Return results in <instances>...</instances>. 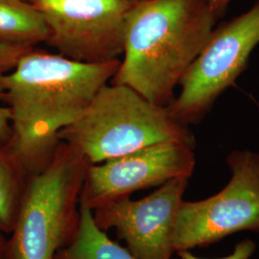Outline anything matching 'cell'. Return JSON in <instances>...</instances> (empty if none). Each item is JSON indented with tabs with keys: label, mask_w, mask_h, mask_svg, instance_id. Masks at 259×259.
Returning <instances> with one entry per match:
<instances>
[{
	"label": "cell",
	"mask_w": 259,
	"mask_h": 259,
	"mask_svg": "<svg viewBox=\"0 0 259 259\" xmlns=\"http://www.w3.org/2000/svg\"><path fill=\"white\" fill-rule=\"evenodd\" d=\"M189 179H172L138 201L128 196L102 204L93 210L94 223L104 232L114 229L137 258L172 259L174 223Z\"/></svg>",
	"instance_id": "9c48e42d"
},
{
	"label": "cell",
	"mask_w": 259,
	"mask_h": 259,
	"mask_svg": "<svg viewBox=\"0 0 259 259\" xmlns=\"http://www.w3.org/2000/svg\"><path fill=\"white\" fill-rule=\"evenodd\" d=\"M139 0H31L49 28L47 44L81 63L120 60L130 11Z\"/></svg>",
	"instance_id": "52a82bcc"
},
{
	"label": "cell",
	"mask_w": 259,
	"mask_h": 259,
	"mask_svg": "<svg viewBox=\"0 0 259 259\" xmlns=\"http://www.w3.org/2000/svg\"><path fill=\"white\" fill-rule=\"evenodd\" d=\"M217 20L208 0H139L126 19L123 58L111 83L168 107Z\"/></svg>",
	"instance_id": "7a4b0ae2"
},
{
	"label": "cell",
	"mask_w": 259,
	"mask_h": 259,
	"mask_svg": "<svg viewBox=\"0 0 259 259\" xmlns=\"http://www.w3.org/2000/svg\"><path fill=\"white\" fill-rule=\"evenodd\" d=\"M259 44V0L247 12L214 28L202 52L182 77L181 93L167 107L188 126L198 124L245 70Z\"/></svg>",
	"instance_id": "5b68a950"
},
{
	"label": "cell",
	"mask_w": 259,
	"mask_h": 259,
	"mask_svg": "<svg viewBox=\"0 0 259 259\" xmlns=\"http://www.w3.org/2000/svg\"><path fill=\"white\" fill-rule=\"evenodd\" d=\"M49 28L41 12L28 0H0V41L34 47L47 42Z\"/></svg>",
	"instance_id": "30bf717a"
},
{
	"label": "cell",
	"mask_w": 259,
	"mask_h": 259,
	"mask_svg": "<svg viewBox=\"0 0 259 259\" xmlns=\"http://www.w3.org/2000/svg\"><path fill=\"white\" fill-rule=\"evenodd\" d=\"M195 146L182 141L151 145L98 164H90L80 195V207H96L139 190L163 185L178 177L190 178Z\"/></svg>",
	"instance_id": "ba28073f"
},
{
	"label": "cell",
	"mask_w": 259,
	"mask_h": 259,
	"mask_svg": "<svg viewBox=\"0 0 259 259\" xmlns=\"http://www.w3.org/2000/svg\"><path fill=\"white\" fill-rule=\"evenodd\" d=\"M28 175L3 145H0V228L10 233L16 222Z\"/></svg>",
	"instance_id": "7c38bea8"
},
{
	"label": "cell",
	"mask_w": 259,
	"mask_h": 259,
	"mask_svg": "<svg viewBox=\"0 0 259 259\" xmlns=\"http://www.w3.org/2000/svg\"><path fill=\"white\" fill-rule=\"evenodd\" d=\"M54 259H139L111 240L94 223L93 211L80 207V225L73 241L58 251Z\"/></svg>",
	"instance_id": "8fae6325"
},
{
	"label": "cell",
	"mask_w": 259,
	"mask_h": 259,
	"mask_svg": "<svg viewBox=\"0 0 259 259\" xmlns=\"http://www.w3.org/2000/svg\"><path fill=\"white\" fill-rule=\"evenodd\" d=\"M119 65L120 60L81 63L33 48L0 75L12 127L3 146L28 176L47 166L60 144L59 133L83 114Z\"/></svg>",
	"instance_id": "6da1fadb"
},
{
	"label": "cell",
	"mask_w": 259,
	"mask_h": 259,
	"mask_svg": "<svg viewBox=\"0 0 259 259\" xmlns=\"http://www.w3.org/2000/svg\"><path fill=\"white\" fill-rule=\"evenodd\" d=\"M60 142L98 164L154 144L182 141L196 146L188 126L167 107L153 104L126 84L107 83L83 114L59 133Z\"/></svg>",
	"instance_id": "3957f363"
},
{
	"label": "cell",
	"mask_w": 259,
	"mask_h": 259,
	"mask_svg": "<svg viewBox=\"0 0 259 259\" xmlns=\"http://www.w3.org/2000/svg\"><path fill=\"white\" fill-rule=\"evenodd\" d=\"M256 243L251 239H245L237 243L234 246V250L232 253L228 256L220 257V258L214 259H250L254 254L256 250ZM172 259H206L201 258L198 256H195L193 253H191L189 250H179L177 251L176 258Z\"/></svg>",
	"instance_id": "5bb4252c"
},
{
	"label": "cell",
	"mask_w": 259,
	"mask_h": 259,
	"mask_svg": "<svg viewBox=\"0 0 259 259\" xmlns=\"http://www.w3.org/2000/svg\"><path fill=\"white\" fill-rule=\"evenodd\" d=\"M0 228V259H7V238Z\"/></svg>",
	"instance_id": "e0dca14e"
},
{
	"label": "cell",
	"mask_w": 259,
	"mask_h": 259,
	"mask_svg": "<svg viewBox=\"0 0 259 259\" xmlns=\"http://www.w3.org/2000/svg\"><path fill=\"white\" fill-rule=\"evenodd\" d=\"M90 163L60 142L47 166L27 178L10 237L7 259H54L75 238L80 225V195Z\"/></svg>",
	"instance_id": "277c9868"
},
{
	"label": "cell",
	"mask_w": 259,
	"mask_h": 259,
	"mask_svg": "<svg viewBox=\"0 0 259 259\" xmlns=\"http://www.w3.org/2000/svg\"><path fill=\"white\" fill-rule=\"evenodd\" d=\"M227 163L232 177L221 191L180 205L172 234L176 252L209 246L235 232L259 233V153L233 150Z\"/></svg>",
	"instance_id": "8992f818"
},
{
	"label": "cell",
	"mask_w": 259,
	"mask_h": 259,
	"mask_svg": "<svg viewBox=\"0 0 259 259\" xmlns=\"http://www.w3.org/2000/svg\"><path fill=\"white\" fill-rule=\"evenodd\" d=\"M232 0H208L213 14L219 19L225 16Z\"/></svg>",
	"instance_id": "2e32d148"
},
{
	"label": "cell",
	"mask_w": 259,
	"mask_h": 259,
	"mask_svg": "<svg viewBox=\"0 0 259 259\" xmlns=\"http://www.w3.org/2000/svg\"><path fill=\"white\" fill-rule=\"evenodd\" d=\"M0 100H3V89L0 84ZM12 133L11 111L8 107L0 106V143L4 145L8 142Z\"/></svg>",
	"instance_id": "9a60e30c"
},
{
	"label": "cell",
	"mask_w": 259,
	"mask_h": 259,
	"mask_svg": "<svg viewBox=\"0 0 259 259\" xmlns=\"http://www.w3.org/2000/svg\"><path fill=\"white\" fill-rule=\"evenodd\" d=\"M34 47H21L0 41V75L12 71L22 56Z\"/></svg>",
	"instance_id": "4fadbf2b"
},
{
	"label": "cell",
	"mask_w": 259,
	"mask_h": 259,
	"mask_svg": "<svg viewBox=\"0 0 259 259\" xmlns=\"http://www.w3.org/2000/svg\"><path fill=\"white\" fill-rule=\"evenodd\" d=\"M258 111H259V104H258Z\"/></svg>",
	"instance_id": "d6986e66"
},
{
	"label": "cell",
	"mask_w": 259,
	"mask_h": 259,
	"mask_svg": "<svg viewBox=\"0 0 259 259\" xmlns=\"http://www.w3.org/2000/svg\"><path fill=\"white\" fill-rule=\"evenodd\" d=\"M28 1H29V2H31V0H28Z\"/></svg>",
	"instance_id": "ac0fdd59"
}]
</instances>
